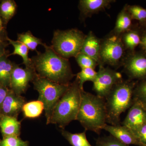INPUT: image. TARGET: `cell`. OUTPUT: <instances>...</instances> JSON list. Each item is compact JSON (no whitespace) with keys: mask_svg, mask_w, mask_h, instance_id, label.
<instances>
[{"mask_svg":"<svg viewBox=\"0 0 146 146\" xmlns=\"http://www.w3.org/2000/svg\"><path fill=\"white\" fill-rule=\"evenodd\" d=\"M45 52H38L31 59L38 75L61 84H69L74 78L69 60L58 54L50 46H44Z\"/></svg>","mask_w":146,"mask_h":146,"instance_id":"6da1fadb","label":"cell"},{"mask_svg":"<svg viewBox=\"0 0 146 146\" xmlns=\"http://www.w3.org/2000/svg\"><path fill=\"white\" fill-rule=\"evenodd\" d=\"M105 99L81 90L80 106L76 120L85 129L100 134L106 124Z\"/></svg>","mask_w":146,"mask_h":146,"instance_id":"7a4b0ae2","label":"cell"},{"mask_svg":"<svg viewBox=\"0 0 146 146\" xmlns=\"http://www.w3.org/2000/svg\"><path fill=\"white\" fill-rule=\"evenodd\" d=\"M134 86L132 82L123 79L113 87L105 98L106 123L112 125H121V115L129 109L133 104Z\"/></svg>","mask_w":146,"mask_h":146,"instance_id":"3957f363","label":"cell"},{"mask_svg":"<svg viewBox=\"0 0 146 146\" xmlns=\"http://www.w3.org/2000/svg\"><path fill=\"white\" fill-rule=\"evenodd\" d=\"M81 90L76 78L56 105L50 124L57 125L61 129H64L72 121L76 120L81 102Z\"/></svg>","mask_w":146,"mask_h":146,"instance_id":"277c9868","label":"cell"},{"mask_svg":"<svg viewBox=\"0 0 146 146\" xmlns=\"http://www.w3.org/2000/svg\"><path fill=\"white\" fill-rule=\"evenodd\" d=\"M32 82L34 89L39 93L38 100L44 104L46 124H49L56 105L69 89L71 83L69 84L57 83L40 76L37 74Z\"/></svg>","mask_w":146,"mask_h":146,"instance_id":"5b68a950","label":"cell"},{"mask_svg":"<svg viewBox=\"0 0 146 146\" xmlns=\"http://www.w3.org/2000/svg\"><path fill=\"white\" fill-rule=\"evenodd\" d=\"M86 36L77 29L57 30L54 33L51 47L63 58L75 57L80 52Z\"/></svg>","mask_w":146,"mask_h":146,"instance_id":"8992f818","label":"cell"},{"mask_svg":"<svg viewBox=\"0 0 146 146\" xmlns=\"http://www.w3.org/2000/svg\"><path fill=\"white\" fill-rule=\"evenodd\" d=\"M125 48L121 36L112 34L101 41L100 63L117 68L125 58Z\"/></svg>","mask_w":146,"mask_h":146,"instance_id":"52a82bcc","label":"cell"},{"mask_svg":"<svg viewBox=\"0 0 146 146\" xmlns=\"http://www.w3.org/2000/svg\"><path fill=\"white\" fill-rule=\"evenodd\" d=\"M122 80L121 73L100 65L96 78L93 82V91L97 96L105 98L113 87Z\"/></svg>","mask_w":146,"mask_h":146,"instance_id":"ba28073f","label":"cell"},{"mask_svg":"<svg viewBox=\"0 0 146 146\" xmlns=\"http://www.w3.org/2000/svg\"><path fill=\"white\" fill-rule=\"evenodd\" d=\"M37 75L34 68H23L15 63L11 77L9 89L21 95L25 93L29 82H32Z\"/></svg>","mask_w":146,"mask_h":146,"instance_id":"9c48e42d","label":"cell"},{"mask_svg":"<svg viewBox=\"0 0 146 146\" xmlns=\"http://www.w3.org/2000/svg\"><path fill=\"white\" fill-rule=\"evenodd\" d=\"M124 72L131 79H146V55L131 53L125 58L123 62Z\"/></svg>","mask_w":146,"mask_h":146,"instance_id":"30bf717a","label":"cell"},{"mask_svg":"<svg viewBox=\"0 0 146 146\" xmlns=\"http://www.w3.org/2000/svg\"><path fill=\"white\" fill-rule=\"evenodd\" d=\"M146 124V109L141 101L133 99V104L122 125L133 132Z\"/></svg>","mask_w":146,"mask_h":146,"instance_id":"8fae6325","label":"cell"},{"mask_svg":"<svg viewBox=\"0 0 146 146\" xmlns=\"http://www.w3.org/2000/svg\"><path fill=\"white\" fill-rule=\"evenodd\" d=\"M26 100L21 95H17L9 89L0 110V115L18 118L22 112Z\"/></svg>","mask_w":146,"mask_h":146,"instance_id":"7c38bea8","label":"cell"},{"mask_svg":"<svg viewBox=\"0 0 146 146\" xmlns=\"http://www.w3.org/2000/svg\"><path fill=\"white\" fill-rule=\"evenodd\" d=\"M103 129L109 132L111 136L125 145H139L137 138L133 131L122 125H112L106 124Z\"/></svg>","mask_w":146,"mask_h":146,"instance_id":"4fadbf2b","label":"cell"},{"mask_svg":"<svg viewBox=\"0 0 146 146\" xmlns=\"http://www.w3.org/2000/svg\"><path fill=\"white\" fill-rule=\"evenodd\" d=\"M101 41L93 32H89L86 35L80 52L92 58L97 61L99 65L100 63Z\"/></svg>","mask_w":146,"mask_h":146,"instance_id":"5bb4252c","label":"cell"},{"mask_svg":"<svg viewBox=\"0 0 146 146\" xmlns=\"http://www.w3.org/2000/svg\"><path fill=\"white\" fill-rule=\"evenodd\" d=\"M114 1L111 0H81L79 8L81 15L86 18L108 8Z\"/></svg>","mask_w":146,"mask_h":146,"instance_id":"9a60e30c","label":"cell"},{"mask_svg":"<svg viewBox=\"0 0 146 146\" xmlns=\"http://www.w3.org/2000/svg\"><path fill=\"white\" fill-rule=\"evenodd\" d=\"M21 122L18 118L0 115V129L3 138L9 136H20Z\"/></svg>","mask_w":146,"mask_h":146,"instance_id":"2e32d148","label":"cell"},{"mask_svg":"<svg viewBox=\"0 0 146 146\" xmlns=\"http://www.w3.org/2000/svg\"><path fill=\"white\" fill-rule=\"evenodd\" d=\"M132 20L130 14L127 11L126 5L118 14L113 30V34L121 36L124 33L130 30L132 24Z\"/></svg>","mask_w":146,"mask_h":146,"instance_id":"e0dca14e","label":"cell"},{"mask_svg":"<svg viewBox=\"0 0 146 146\" xmlns=\"http://www.w3.org/2000/svg\"><path fill=\"white\" fill-rule=\"evenodd\" d=\"M8 54L0 58V84L9 89L11 77L15 63L8 58Z\"/></svg>","mask_w":146,"mask_h":146,"instance_id":"ac0fdd59","label":"cell"},{"mask_svg":"<svg viewBox=\"0 0 146 146\" xmlns=\"http://www.w3.org/2000/svg\"><path fill=\"white\" fill-rule=\"evenodd\" d=\"M44 110V104L37 100L26 102L23 106L22 112L24 118L33 119L40 117Z\"/></svg>","mask_w":146,"mask_h":146,"instance_id":"d6986e66","label":"cell"},{"mask_svg":"<svg viewBox=\"0 0 146 146\" xmlns=\"http://www.w3.org/2000/svg\"><path fill=\"white\" fill-rule=\"evenodd\" d=\"M9 44L13 47L14 50L12 53L8 54V56L11 55H18L22 58L23 59V64L26 66V68H33L31 58L29 56V50L27 47L22 42L18 41H14L10 38L7 39Z\"/></svg>","mask_w":146,"mask_h":146,"instance_id":"ffe728a7","label":"cell"},{"mask_svg":"<svg viewBox=\"0 0 146 146\" xmlns=\"http://www.w3.org/2000/svg\"><path fill=\"white\" fill-rule=\"evenodd\" d=\"M17 8V4L13 0L0 1V16L6 26L16 14Z\"/></svg>","mask_w":146,"mask_h":146,"instance_id":"44dd1931","label":"cell"},{"mask_svg":"<svg viewBox=\"0 0 146 146\" xmlns=\"http://www.w3.org/2000/svg\"><path fill=\"white\" fill-rule=\"evenodd\" d=\"M86 131L85 130L81 133H74L64 129L61 130L62 136L72 146H93L86 138Z\"/></svg>","mask_w":146,"mask_h":146,"instance_id":"7402d4cb","label":"cell"},{"mask_svg":"<svg viewBox=\"0 0 146 146\" xmlns=\"http://www.w3.org/2000/svg\"><path fill=\"white\" fill-rule=\"evenodd\" d=\"M125 49L132 52L138 45L141 44V37L138 32L129 31L121 36Z\"/></svg>","mask_w":146,"mask_h":146,"instance_id":"603a6c76","label":"cell"},{"mask_svg":"<svg viewBox=\"0 0 146 146\" xmlns=\"http://www.w3.org/2000/svg\"><path fill=\"white\" fill-rule=\"evenodd\" d=\"M17 40L25 45L29 50L32 51H35L37 53L38 52L36 50L37 46L41 45L44 46L45 44L41 39L34 36L29 31L23 33H18Z\"/></svg>","mask_w":146,"mask_h":146,"instance_id":"cb8c5ba5","label":"cell"},{"mask_svg":"<svg viewBox=\"0 0 146 146\" xmlns=\"http://www.w3.org/2000/svg\"><path fill=\"white\" fill-rule=\"evenodd\" d=\"M97 75V72L95 71V69L91 68L81 69V70L77 74L76 77L78 80L80 89L84 90V84L86 81L94 82Z\"/></svg>","mask_w":146,"mask_h":146,"instance_id":"d4e9b609","label":"cell"},{"mask_svg":"<svg viewBox=\"0 0 146 146\" xmlns=\"http://www.w3.org/2000/svg\"><path fill=\"white\" fill-rule=\"evenodd\" d=\"M126 8L132 19L143 23L146 21V9L138 5H127Z\"/></svg>","mask_w":146,"mask_h":146,"instance_id":"484cf974","label":"cell"},{"mask_svg":"<svg viewBox=\"0 0 146 146\" xmlns=\"http://www.w3.org/2000/svg\"><path fill=\"white\" fill-rule=\"evenodd\" d=\"M76 60L81 69L91 68L95 69L98 65L97 61L89 56L80 52L75 57Z\"/></svg>","mask_w":146,"mask_h":146,"instance_id":"4316f807","label":"cell"},{"mask_svg":"<svg viewBox=\"0 0 146 146\" xmlns=\"http://www.w3.org/2000/svg\"><path fill=\"white\" fill-rule=\"evenodd\" d=\"M29 142L21 139L20 136H9L0 139V146H29Z\"/></svg>","mask_w":146,"mask_h":146,"instance_id":"83f0119b","label":"cell"},{"mask_svg":"<svg viewBox=\"0 0 146 146\" xmlns=\"http://www.w3.org/2000/svg\"><path fill=\"white\" fill-rule=\"evenodd\" d=\"M96 146H130L123 143L112 136L100 137L97 139Z\"/></svg>","mask_w":146,"mask_h":146,"instance_id":"f1b7e54d","label":"cell"},{"mask_svg":"<svg viewBox=\"0 0 146 146\" xmlns=\"http://www.w3.org/2000/svg\"><path fill=\"white\" fill-rule=\"evenodd\" d=\"M133 96H134V99L138 100L143 103L146 104V80H144L134 88Z\"/></svg>","mask_w":146,"mask_h":146,"instance_id":"f546056e","label":"cell"},{"mask_svg":"<svg viewBox=\"0 0 146 146\" xmlns=\"http://www.w3.org/2000/svg\"><path fill=\"white\" fill-rule=\"evenodd\" d=\"M135 134L139 146H146V124L133 132Z\"/></svg>","mask_w":146,"mask_h":146,"instance_id":"4dcf8cb0","label":"cell"},{"mask_svg":"<svg viewBox=\"0 0 146 146\" xmlns=\"http://www.w3.org/2000/svg\"><path fill=\"white\" fill-rule=\"evenodd\" d=\"M6 26L4 24L1 17L0 16V41L7 42L8 38L6 31Z\"/></svg>","mask_w":146,"mask_h":146,"instance_id":"1f68e13d","label":"cell"},{"mask_svg":"<svg viewBox=\"0 0 146 146\" xmlns=\"http://www.w3.org/2000/svg\"><path fill=\"white\" fill-rule=\"evenodd\" d=\"M9 89L0 84V110L5 99L8 94Z\"/></svg>","mask_w":146,"mask_h":146,"instance_id":"d6a6232c","label":"cell"},{"mask_svg":"<svg viewBox=\"0 0 146 146\" xmlns=\"http://www.w3.org/2000/svg\"><path fill=\"white\" fill-rule=\"evenodd\" d=\"M9 44L8 42L0 41V58L7 53L6 50V48Z\"/></svg>","mask_w":146,"mask_h":146,"instance_id":"836d02e7","label":"cell"},{"mask_svg":"<svg viewBox=\"0 0 146 146\" xmlns=\"http://www.w3.org/2000/svg\"><path fill=\"white\" fill-rule=\"evenodd\" d=\"M143 49L146 53V34L144 35L141 37V44Z\"/></svg>","mask_w":146,"mask_h":146,"instance_id":"e575fe53","label":"cell"},{"mask_svg":"<svg viewBox=\"0 0 146 146\" xmlns=\"http://www.w3.org/2000/svg\"><path fill=\"white\" fill-rule=\"evenodd\" d=\"M143 104L144 107H145V108L146 109V104H145V103H143Z\"/></svg>","mask_w":146,"mask_h":146,"instance_id":"d590c367","label":"cell"},{"mask_svg":"<svg viewBox=\"0 0 146 146\" xmlns=\"http://www.w3.org/2000/svg\"></svg>","mask_w":146,"mask_h":146,"instance_id":"8d00e7d4","label":"cell"}]
</instances>
